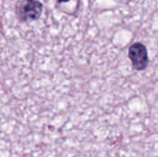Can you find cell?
<instances>
[{
  "instance_id": "cell-2",
  "label": "cell",
  "mask_w": 158,
  "mask_h": 157,
  "mask_svg": "<svg viewBox=\"0 0 158 157\" xmlns=\"http://www.w3.org/2000/svg\"><path fill=\"white\" fill-rule=\"evenodd\" d=\"M129 57L132 62L133 68L137 70L144 69L149 62L146 47L141 43H133L130 47Z\"/></svg>"
},
{
  "instance_id": "cell-3",
  "label": "cell",
  "mask_w": 158,
  "mask_h": 157,
  "mask_svg": "<svg viewBox=\"0 0 158 157\" xmlns=\"http://www.w3.org/2000/svg\"><path fill=\"white\" fill-rule=\"evenodd\" d=\"M68 1H69V0H57L58 3H66V2H68Z\"/></svg>"
},
{
  "instance_id": "cell-1",
  "label": "cell",
  "mask_w": 158,
  "mask_h": 157,
  "mask_svg": "<svg viewBox=\"0 0 158 157\" xmlns=\"http://www.w3.org/2000/svg\"><path fill=\"white\" fill-rule=\"evenodd\" d=\"M43 4L39 0H20L16 7V14L19 21L31 22L40 18Z\"/></svg>"
}]
</instances>
